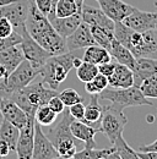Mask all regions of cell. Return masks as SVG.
<instances>
[{
	"mask_svg": "<svg viewBox=\"0 0 157 159\" xmlns=\"http://www.w3.org/2000/svg\"><path fill=\"white\" fill-rule=\"evenodd\" d=\"M32 0H16L7 5L0 6V17H6L12 23L15 31L20 32L28 16Z\"/></svg>",
	"mask_w": 157,
	"mask_h": 159,
	"instance_id": "obj_9",
	"label": "cell"
},
{
	"mask_svg": "<svg viewBox=\"0 0 157 159\" xmlns=\"http://www.w3.org/2000/svg\"><path fill=\"white\" fill-rule=\"evenodd\" d=\"M0 103H1V98H0ZM2 120H4V118H2V114H1V107H0V125H1Z\"/></svg>",
	"mask_w": 157,
	"mask_h": 159,
	"instance_id": "obj_49",
	"label": "cell"
},
{
	"mask_svg": "<svg viewBox=\"0 0 157 159\" xmlns=\"http://www.w3.org/2000/svg\"><path fill=\"white\" fill-rule=\"evenodd\" d=\"M113 33L116 39L126 47L135 58L157 59V28L139 32L123 22H114Z\"/></svg>",
	"mask_w": 157,
	"mask_h": 159,
	"instance_id": "obj_2",
	"label": "cell"
},
{
	"mask_svg": "<svg viewBox=\"0 0 157 159\" xmlns=\"http://www.w3.org/2000/svg\"><path fill=\"white\" fill-rule=\"evenodd\" d=\"M81 20L82 22L87 23L88 26H97L103 27L107 30L113 31L114 30V21H112L101 9L90 6V5H82L81 10Z\"/></svg>",
	"mask_w": 157,
	"mask_h": 159,
	"instance_id": "obj_17",
	"label": "cell"
},
{
	"mask_svg": "<svg viewBox=\"0 0 157 159\" xmlns=\"http://www.w3.org/2000/svg\"><path fill=\"white\" fill-rule=\"evenodd\" d=\"M82 60L91 62V64H95V65H99V64L111 61L112 57L106 48H103L98 44H93V45H90L86 48Z\"/></svg>",
	"mask_w": 157,
	"mask_h": 159,
	"instance_id": "obj_26",
	"label": "cell"
},
{
	"mask_svg": "<svg viewBox=\"0 0 157 159\" xmlns=\"http://www.w3.org/2000/svg\"><path fill=\"white\" fill-rule=\"evenodd\" d=\"M60 158L57 148L43 132L40 125L35 124V137H33V153L32 159H55Z\"/></svg>",
	"mask_w": 157,
	"mask_h": 159,
	"instance_id": "obj_10",
	"label": "cell"
},
{
	"mask_svg": "<svg viewBox=\"0 0 157 159\" xmlns=\"http://www.w3.org/2000/svg\"><path fill=\"white\" fill-rule=\"evenodd\" d=\"M75 1H76V4H78V9L82 10V5H83V1H85V0H75Z\"/></svg>",
	"mask_w": 157,
	"mask_h": 159,
	"instance_id": "obj_48",
	"label": "cell"
},
{
	"mask_svg": "<svg viewBox=\"0 0 157 159\" xmlns=\"http://www.w3.org/2000/svg\"><path fill=\"white\" fill-rule=\"evenodd\" d=\"M107 87H108V77L99 72L91 81L85 83V89L88 94H99Z\"/></svg>",
	"mask_w": 157,
	"mask_h": 159,
	"instance_id": "obj_32",
	"label": "cell"
},
{
	"mask_svg": "<svg viewBox=\"0 0 157 159\" xmlns=\"http://www.w3.org/2000/svg\"><path fill=\"white\" fill-rule=\"evenodd\" d=\"M23 59L25 58H23L20 44L12 45V47L6 48L4 50H0V65H2L5 67L7 75L10 72H12L22 62Z\"/></svg>",
	"mask_w": 157,
	"mask_h": 159,
	"instance_id": "obj_23",
	"label": "cell"
},
{
	"mask_svg": "<svg viewBox=\"0 0 157 159\" xmlns=\"http://www.w3.org/2000/svg\"><path fill=\"white\" fill-rule=\"evenodd\" d=\"M53 11L58 17H68L76 12H81L75 0H58L54 5Z\"/></svg>",
	"mask_w": 157,
	"mask_h": 159,
	"instance_id": "obj_29",
	"label": "cell"
},
{
	"mask_svg": "<svg viewBox=\"0 0 157 159\" xmlns=\"http://www.w3.org/2000/svg\"><path fill=\"white\" fill-rule=\"evenodd\" d=\"M90 28H91V33H92L93 38L96 40V44L109 50L111 44L114 39L113 31L103 28V27H97V26H90Z\"/></svg>",
	"mask_w": 157,
	"mask_h": 159,
	"instance_id": "obj_28",
	"label": "cell"
},
{
	"mask_svg": "<svg viewBox=\"0 0 157 159\" xmlns=\"http://www.w3.org/2000/svg\"><path fill=\"white\" fill-rule=\"evenodd\" d=\"M39 75V70L33 67L26 59L4 79V98H9L14 92L26 87Z\"/></svg>",
	"mask_w": 157,
	"mask_h": 159,
	"instance_id": "obj_7",
	"label": "cell"
},
{
	"mask_svg": "<svg viewBox=\"0 0 157 159\" xmlns=\"http://www.w3.org/2000/svg\"><path fill=\"white\" fill-rule=\"evenodd\" d=\"M68 108H69L70 115L75 120L83 119V114H85V104H83V102L73 104V105H70V107H68Z\"/></svg>",
	"mask_w": 157,
	"mask_h": 159,
	"instance_id": "obj_38",
	"label": "cell"
},
{
	"mask_svg": "<svg viewBox=\"0 0 157 159\" xmlns=\"http://www.w3.org/2000/svg\"><path fill=\"white\" fill-rule=\"evenodd\" d=\"M10 152H11V149H10V146L7 144V142L0 139V158L9 156Z\"/></svg>",
	"mask_w": 157,
	"mask_h": 159,
	"instance_id": "obj_42",
	"label": "cell"
},
{
	"mask_svg": "<svg viewBox=\"0 0 157 159\" xmlns=\"http://www.w3.org/2000/svg\"><path fill=\"white\" fill-rule=\"evenodd\" d=\"M116 64H117V62H114V61H112V60H111V61H107V62H103V64H99V65H97L98 72L108 77V76H111V75L113 74V71H114V69H116Z\"/></svg>",
	"mask_w": 157,
	"mask_h": 159,
	"instance_id": "obj_39",
	"label": "cell"
},
{
	"mask_svg": "<svg viewBox=\"0 0 157 159\" xmlns=\"http://www.w3.org/2000/svg\"><path fill=\"white\" fill-rule=\"evenodd\" d=\"M58 97L61 99L65 107H70L73 104L83 102V97L81 94H78V92L75 91L74 88H65L64 91L58 93Z\"/></svg>",
	"mask_w": 157,
	"mask_h": 159,
	"instance_id": "obj_35",
	"label": "cell"
},
{
	"mask_svg": "<svg viewBox=\"0 0 157 159\" xmlns=\"http://www.w3.org/2000/svg\"><path fill=\"white\" fill-rule=\"evenodd\" d=\"M20 136V129L16 127L15 125H12L10 121L7 120H2L1 125H0V139H4L5 142H7V144L10 146L11 151L16 149V144H17V139Z\"/></svg>",
	"mask_w": 157,
	"mask_h": 159,
	"instance_id": "obj_27",
	"label": "cell"
},
{
	"mask_svg": "<svg viewBox=\"0 0 157 159\" xmlns=\"http://www.w3.org/2000/svg\"><path fill=\"white\" fill-rule=\"evenodd\" d=\"M139 88L146 98L157 99V74H155L154 76H151L149 79L144 80L141 82V84L139 86Z\"/></svg>",
	"mask_w": 157,
	"mask_h": 159,
	"instance_id": "obj_34",
	"label": "cell"
},
{
	"mask_svg": "<svg viewBox=\"0 0 157 159\" xmlns=\"http://www.w3.org/2000/svg\"><path fill=\"white\" fill-rule=\"evenodd\" d=\"M109 54L112 57V59H114L119 64H123L128 67H130L131 70L135 67V64H136V58L133 55V53L126 48L124 47L121 43H119L116 37L111 44V48H109Z\"/></svg>",
	"mask_w": 157,
	"mask_h": 159,
	"instance_id": "obj_24",
	"label": "cell"
},
{
	"mask_svg": "<svg viewBox=\"0 0 157 159\" xmlns=\"http://www.w3.org/2000/svg\"><path fill=\"white\" fill-rule=\"evenodd\" d=\"M76 159H119V156L116 152V148L112 146L111 148H83L82 151H78L74 156Z\"/></svg>",
	"mask_w": 157,
	"mask_h": 159,
	"instance_id": "obj_25",
	"label": "cell"
},
{
	"mask_svg": "<svg viewBox=\"0 0 157 159\" xmlns=\"http://www.w3.org/2000/svg\"><path fill=\"white\" fill-rule=\"evenodd\" d=\"M48 105L50 107V109L52 110H54L57 114H61L63 113V110L65 109V105H64V103L61 102V99L59 98L58 96H55V97H53L52 99L48 102Z\"/></svg>",
	"mask_w": 157,
	"mask_h": 159,
	"instance_id": "obj_41",
	"label": "cell"
},
{
	"mask_svg": "<svg viewBox=\"0 0 157 159\" xmlns=\"http://www.w3.org/2000/svg\"><path fill=\"white\" fill-rule=\"evenodd\" d=\"M116 148V152L119 156V159H139L137 158V152H135L124 139L123 135L119 136L114 143L112 144Z\"/></svg>",
	"mask_w": 157,
	"mask_h": 159,
	"instance_id": "obj_31",
	"label": "cell"
},
{
	"mask_svg": "<svg viewBox=\"0 0 157 159\" xmlns=\"http://www.w3.org/2000/svg\"><path fill=\"white\" fill-rule=\"evenodd\" d=\"M157 74V59L154 58H136L135 67L133 69L134 84L140 86L144 80Z\"/></svg>",
	"mask_w": 157,
	"mask_h": 159,
	"instance_id": "obj_20",
	"label": "cell"
},
{
	"mask_svg": "<svg viewBox=\"0 0 157 159\" xmlns=\"http://www.w3.org/2000/svg\"><path fill=\"white\" fill-rule=\"evenodd\" d=\"M74 120V118L70 115L69 108L64 109L61 113V118L58 122L49 127L47 131V137L50 139V142L54 144V147H57L61 142L65 141H74V136L71 134L70 130V124Z\"/></svg>",
	"mask_w": 157,
	"mask_h": 159,
	"instance_id": "obj_12",
	"label": "cell"
},
{
	"mask_svg": "<svg viewBox=\"0 0 157 159\" xmlns=\"http://www.w3.org/2000/svg\"><path fill=\"white\" fill-rule=\"evenodd\" d=\"M58 114L50 109V107L48 104L45 105H40L37 108L36 113H35V119L38 122L40 126H50L55 122Z\"/></svg>",
	"mask_w": 157,
	"mask_h": 159,
	"instance_id": "obj_30",
	"label": "cell"
},
{
	"mask_svg": "<svg viewBox=\"0 0 157 159\" xmlns=\"http://www.w3.org/2000/svg\"><path fill=\"white\" fill-rule=\"evenodd\" d=\"M14 31H15V28H14L12 23L10 22L9 19H6V17H0V37H1V38L9 37Z\"/></svg>",
	"mask_w": 157,
	"mask_h": 159,
	"instance_id": "obj_37",
	"label": "cell"
},
{
	"mask_svg": "<svg viewBox=\"0 0 157 159\" xmlns=\"http://www.w3.org/2000/svg\"><path fill=\"white\" fill-rule=\"evenodd\" d=\"M91 98L87 105H85V114L83 119L81 121L96 127L99 132V126H101V118L103 113V105L99 104L98 94H90Z\"/></svg>",
	"mask_w": 157,
	"mask_h": 159,
	"instance_id": "obj_22",
	"label": "cell"
},
{
	"mask_svg": "<svg viewBox=\"0 0 157 159\" xmlns=\"http://www.w3.org/2000/svg\"><path fill=\"white\" fill-rule=\"evenodd\" d=\"M121 22L129 28L139 32L155 30L157 28V12L141 11L135 7V10L130 15H128Z\"/></svg>",
	"mask_w": 157,
	"mask_h": 159,
	"instance_id": "obj_13",
	"label": "cell"
},
{
	"mask_svg": "<svg viewBox=\"0 0 157 159\" xmlns=\"http://www.w3.org/2000/svg\"><path fill=\"white\" fill-rule=\"evenodd\" d=\"M36 6L43 15H48L53 9V0H35Z\"/></svg>",
	"mask_w": 157,
	"mask_h": 159,
	"instance_id": "obj_40",
	"label": "cell"
},
{
	"mask_svg": "<svg viewBox=\"0 0 157 159\" xmlns=\"http://www.w3.org/2000/svg\"><path fill=\"white\" fill-rule=\"evenodd\" d=\"M126 122H128V119L124 115L123 109L118 108L114 104L104 105L102 118H101L99 132L104 134L107 139H109L111 144H113L114 141L123 135Z\"/></svg>",
	"mask_w": 157,
	"mask_h": 159,
	"instance_id": "obj_6",
	"label": "cell"
},
{
	"mask_svg": "<svg viewBox=\"0 0 157 159\" xmlns=\"http://www.w3.org/2000/svg\"><path fill=\"white\" fill-rule=\"evenodd\" d=\"M98 98L99 100H108L120 109H124L128 107L152 105V102L149 100V98H146L141 93L140 88L135 84L126 88H114L108 86L98 94Z\"/></svg>",
	"mask_w": 157,
	"mask_h": 159,
	"instance_id": "obj_5",
	"label": "cell"
},
{
	"mask_svg": "<svg viewBox=\"0 0 157 159\" xmlns=\"http://www.w3.org/2000/svg\"><path fill=\"white\" fill-rule=\"evenodd\" d=\"M57 1H58V0H53V9H54V5H55ZM53 9H52V11H53Z\"/></svg>",
	"mask_w": 157,
	"mask_h": 159,
	"instance_id": "obj_50",
	"label": "cell"
},
{
	"mask_svg": "<svg viewBox=\"0 0 157 159\" xmlns=\"http://www.w3.org/2000/svg\"><path fill=\"white\" fill-rule=\"evenodd\" d=\"M35 115L27 116V122L20 129V136L16 144V154L20 159H32L33 153V137H35Z\"/></svg>",
	"mask_w": 157,
	"mask_h": 159,
	"instance_id": "obj_11",
	"label": "cell"
},
{
	"mask_svg": "<svg viewBox=\"0 0 157 159\" xmlns=\"http://www.w3.org/2000/svg\"><path fill=\"white\" fill-rule=\"evenodd\" d=\"M1 114L2 118L7 121H10L12 125H15L16 127H23L27 122V115L26 113L22 110V108L19 107L14 100L9 99V98H1Z\"/></svg>",
	"mask_w": 157,
	"mask_h": 159,
	"instance_id": "obj_19",
	"label": "cell"
},
{
	"mask_svg": "<svg viewBox=\"0 0 157 159\" xmlns=\"http://www.w3.org/2000/svg\"><path fill=\"white\" fill-rule=\"evenodd\" d=\"M47 17H48L49 22L52 23V26L54 27V30L64 38L69 37L78 28V25L82 22L81 12H76L68 17H58V16H55L54 11H50L47 15Z\"/></svg>",
	"mask_w": 157,
	"mask_h": 159,
	"instance_id": "obj_16",
	"label": "cell"
},
{
	"mask_svg": "<svg viewBox=\"0 0 157 159\" xmlns=\"http://www.w3.org/2000/svg\"><path fill=\"white\" fill-rule=\"evenodd\" d=\"M5 77H7V72H6L5 67L2 65H0V79H5Z\"/></svg>",
	"mask_w": 157,
	"mask_h": 159,
	"instance_id": "obj_45",
	"label": "cell"
},
{
	"mask_svg": "<svg viewBox=\"0 0 157 159\" xmlns=\"http://www.w3.org/2000/svg\"><path fill=\"white\" fill-rule=\"evenodd\" d=\"M66 48L69 52H74L81 48H87L90 45L96 44V40L91 33V28L87 23L81 22L78 26V28L65 38Z\"/></svg>",
	"mask_w": 157,
	"mask_h": 159,
	"instance_id": "obj_14",
	"label": "cell"
},
{
	"mask_svg": "<svg viewBox=\"0 0 157 159\" xmlns=\"http://www.w3.org/2000/svg\"><path fill=\"white\" fill-rule=\"evenodd\" d=\"M76 75H78V80L83 83L91 81L96 75L98 74V66L95 64H91V62H87V61H83L81 62V65L76 69Z\"/></svg>",
	"mask_w": 157,
	"mask_h": 159,
	"instance_id": "obj_33",
	"label": "cell"
},
{
	"mask_svg": "<svg viewBox=\"0 0 157 159\" xmlns=\"http://www.w3.org/2000/svg\"><path fill=\"white\" fill-rule=\"evenodd\" d=\"M16 0H0V6H4V5H7L10 2H14Z\"/></svg>",
	"mask_w": 157,
	"mask_h": 159,
	"instance_id": "obj_47",
	"label": "cell"
},
{
	"mask_svg": "<svg viewBox=\"0 0 157 159\" xmlns=\"http://www.w3.org/2000/svg\"><path fill=\"white\" fill-rule=\"evenodd\" d=\"M74 58L75 57L71 54V52H66L59 55H52L39 70L42 82L44 84H48L49 88L57 91L59 84L65 81L69 75V71L74 67Z\"/></svg>",
	"mask_w": 157,
	"mask_h": 159,
	"instance_id": "obj_4",
	"label": "cell"
},
{
	"mask_svg": "<svg viewBox=\"0 0 157 159\" xmlns=\"http://www.w3.org/2000/svg\"><path fill=\"white\" fill-rule=\"evenodd\" d=\"M81 62H82V60L78 59V58H76V57H75V58H74V60H73V65H74V67H75V69H78V66L81 65Z\"/></svg>",
	"mask_w": 157,
	"mask_h": 159,
	"instance_id": "obj_46",
	"label": "cell"
},
{
	"mask_svg": "<svg viewBox=\"0 0 157 159\" xmlns=\"http://www.w3.org/2000/svg\"><path fill=\"white\" fill-rule=\"evenodd\" d=\"M139 151L140 152H157V139L150 144H145V146L139 147Z\"/></svg>",
	"mask_w": 157,
	"mask_h": 159,
	"instance_id": "obj_43",
	"label": "cell"
},
{
	"mask_svg": "<svg viewBox=\"0 0 157 159\" xmlns=\"http://www.w3.org/2000/svg\"><path fill=\"white\" fill-rule=\"evenodd\" d=\"M20 33L22 36V42L20 43V47H21L23 58L33 67L40 70L43 64L52 57V54L49 52H47L44 48H42L38 43L28 34L25 25L21 27Z\"/></svg>",
	"mask_w": 157,
	"mask_h": 159,
	"instance_id": "obj_8",
	"label": "cell"
},
{
	"mask_svg": "<svg viewBox=\"0 0 157 159\" xmlns=\"http://www.w3.org/2000/svg\"><path fill=\"white\" fill-rule=\"evenodd\" d=\"M22 42V36L17 31H14L9 37L1 38L0 37V50H4L6 48H10L12 45H17Z\"/></svg>",
	"mask_w": 157,
	"mask_h": 159,
	"instance_id": "obj_36",
	"label": "cell"
},
{
	"mask_svg": "<svg viewBox=\"0 0 157 159\" xmlns=\"http://www.w3.org/2000/svg\"><path fill=\"white\" fill-rule=\"evenodd\" d=\"M55 96H58V92L52 88H45L44 83L40 81L31 82L26 87L14 92L9 99L14 100L19 107H21L27 116H32L35 115L37 108L48 104V102Z\"/></svg>",
	"mask_w": 157,
	"mask_h": 159,
	"instance_id": "obj_3",
	"label": "cell"
},
{
	"mask_svg": "<svg viewBox=\"0 0 157 159\" xmlns=\"http://www.w3.org/2000/svg\"><path fill=\"white\" fill-rule=\"evenodd\" d=\"M99 9L114 22H121L128 15H130L135 7L124 2L123 0H96Z\"/></svg>",
	"mask_w": 157,
	"mask_h": 159,
	"instance_id": "obj_15",
	"label": "cell"
},
{
	"mask_svg": "<svg viewBox=\"0 0 157 159\" xmlns=\"http://www.w3.org/2000/svg\"><path fill=\"white\" fill-rule=\"evenodd\" d=\"M156 6H157V2H156Z\"/></svg>",
	"mask_w": 157,
	"mask_h": 159,
	"instance_id": "obj_51",
	"label": "cell"
},
{
	"mask_svg": "<svg viewBox=\"0 0 157 159\" xmlns=\"http://www.w3.org/2000/svg\"><path fill=\"white\" fill-rule=\"evenodd\" d=\"M139 159H157V152H137Z\"/></svg>",
	"mask_w": 157,
	"mask_h": 159,
	"instance_id": "obj_44",
	"label": "cell"
},
{
	"mask_svg": "<svg viewBox=\"0 0 157 159\" xmlns=\"http://www.w3.org/2000/svg\"><path fill=\"white\" fill-rule=\"evenodd\" d=\"M25 26L28 34L52 55H59L69 52L65 38L54 30L48 17L39 11L35 0L31 1Z\"/></svg>",
	"mask_w": 157,
	"mask_h": 159,
	"instance_id": "obj_1",
	"label": "cell"
},
{
	"mask_svg": "<svg viewBox=\"0 0 157 159\" xmlns=\"http://www.w3.org/2000/svg\"><path fill=\"white\" fill-rule=\"evenodd\" d=\"M134 84L133 70L123 64H116V69L111 76H108V86L114 88H126Z\"/></svg>",
	"mask_w": 157,
	"mask_h": 159,
	"instance_id": "obj_21",
	"label": "cell"
},
{
	"mask_svg": "<svg viewBox=\"0 0 157 159\" xmlns=\"http://www.w3.org/2000/svg\"><path fill=\"white\" fill-rule=\"evenodd\" d=\"M70 130L74 136V139H80L85 143V148H96V141L95 136L98 132L96 127L81 121V120H73L70 124Z\"/></svg>",
	"mask_w": 157,
	"mask_h": 159,
	"instance_id": "obj_18",
	"label": "cell"
}]
</instances>
